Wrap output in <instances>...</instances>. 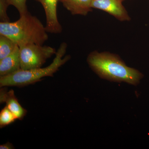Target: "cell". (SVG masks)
<instances>
[{
	"label": "cell",
	"mask_w": 149,
	"mask_h": 149,
	"mask_svg": "<svg viewBox=\"0 0 149 149\" xmlns=\"http://www.w3.org/2000/svg\"><path fill=\"white\" fill-rule=\"evenodd\" d=\"M89 66L101 78L116 82L137 85L143 75L135 68L127 66L120 57L109 52H91L87 57Z\"/></svg>",
	"instance_id": "cell-1"
},
{
	"label": "cell",
	"mask_w": 149,
	"mask_h": 149,
	"mask_svg": "<svg viewBox=\"0 0 149 149\" xmlns=\"http://www.w3.org/2000/svg\"><path fill=\"white\" fill-rule=\"evenodd\" d=\"M0 35L10 38L19 47L30 44L43 45L49 39L45 26L29 12L16 21L0 22Z\"/></svg>",
	"instance_id": "cell-2"
},
{
	"label": "cell",
	"mask_w": 149,
	"mask_h": 149,
	"mask_svg": "<svg viewBox=\"0 0 149 149\" xmlns=\"http://www.w3.org/2000/svg\"><path fill=\"white\" fill-rule=\"evenodd\" d=\"M67 47V44L65 42L61 44L55 57L49 66L26 70L20 69L9 75L0 77V87H24L41 81L43 77H53L60 68L71 58L69 55L65 56Z\"/></svg>",
	"instance_id": "cell-3"
},
{
	"label": "cell",
	"mask_w": 149,
	"mask_h": 149,
	"mask_svg": "<svg viewBox=\"0 0 149 149\" xmlns=\"http://www.w3.org/2000/svg\"><path fill=\"white\" fill-rule=\"evenodd\" d=\"M21 69L40 68L47 60L56 55L55 49L43 45L30 44L19 47Z\"/></svg>",
	"instance_id": "cell-4"
},
{
	"label": "cell",
	"mask_w": 149,
	"mask_h": 149,
	"mask_svg": "<svg viewBox=\"0 0 149 149\" xmlns=\"http://www.w3.org/2000/svg\"><path fill=\"white\" fill-rule=\"evenodd\" d=\"M125 0H92V8L105 12L121 22L130 21L131 17L123 2Z\"/></svg>",
	"instance_id": "cell-5"
},
{
	"label": "cell",
	"mask_w": 149,
	"mask_h": 149,
	"mask_svg": "<svg viewBox=\"0 0 149 149\" xmlns=\"http://www.w3.org/2000/svg\"><path fill=\"white\" fill-rule=\"evenodd\" d=\"M40 3L45 10L46 18L45 28L48 33L61 34L62 26L57 16V6L60 0H35Z\"/></svg>",
	"instance_id": "cell-6"
},
{
	"label": "cell",
	"mask_w": 149,
	"mask_h": 149,
	"mask_svg": "<svg viewBox=\"0 0 149 149\" xmlns=\"http://www.w3.org/2000/svg\"><path fill=\"white\" fill-rule=\"evenodd\" d=\"M0 102L5 103L6 106L12 112L17 119L22 120L27 113V111L19 103L13 90L8 91L6 88H1Z\"/></svg>",
	"instance_id": "cell-7"
},
{
	"label": "cell",
	"mask_w": 149,
	"mask_h": 149,
	"mask_svg": "<svg viewBox=\"0 0 149 149\" xmlns=\"http://www.w3.org/2000/svg\"><path fill=\"white\" fill-rule=\"evenodd\" d=\"M20 69L19 48L17 46L11 54L0 59V77L9 75Z\"/></svg>",
	"instance_id": "cell-8"
},
{
	"label": "cell",
	"mask_w": 149,
	"mask_h": 149,
	"mask_svg": "<svg viewBox=\"0 0 149 149\" xmlns=\"http://www.w3.org/2000/svg\"><path fill=\"white\" fill-rule=\"evenodd\" d=\"M59 2L72 15L86 16L93 10L92 0H60Z\"/></svg>",
	"instance_id": "cell-9"
},
{
	"label": "cell",
	"mask_w": 149,
	"mask_h": 149,
	"mask_svg": "<svg viewBox=\"0 0 149 149\" xmlns=\"http://www.w3.org/2000/svg\"><path fill=\"white\" fill-rule=\"evenodd\" d=\"M17 46L10 38L0 35V59L11 54Z\"/></svg>",
	"instance_id": "cell-10"
},
{
	"label": "cell",
	"mask_w": 149,
	"mask_h": 149,
	"mask_svg": "<svg viewBox=\"0 0 149 149\" xmlns=\"http://www.w3.org/2000/svg\"><path fill=\"white\" fill-rule=\"evenodd\" d=\"M16 119L12 112L6 106L0 112V128H3L11 124Z\"/></svg>",
	"instance_id": "cell-11"
},
{
	"label": "cell",
	"mask_w": 149,
	"mask_h": 149,
	"mask_svg": "<svg viewBox=\"0 0 149 149\" xmlns=\"http://www.w3.org/2000/svg\"><path fill=\"white\" fill-rule=\"evenodd\" d=\"M10 5L13 6L17 10L19 15H23L28 12L27 4V0H7Z\"/></svg>",
	"instance_id": "cell-12"
},
{
	"label": "cell",
	"mask_w": 149,
	"mask_h": 149,
	"mask_svg": "<svg viewBox=\"0 0 149 149\" xmlns=\"http://www.w3.org/2000/svg\"><path fill=\"white\" fill-rule=\"evenodd\" d=\"M10 6L7 0H0V20L1 22H10L8 15L7 9Z\"/></svg>",
	"instance_id": "cell-13"
},
{
	"label": "cell",
	"mask_w": 149,
	"mask_h": 149,
	"mask_svg": "<svg viewBox=\"0 0 149 149\" xmlns=\"http://www.w3.org/2000/svg\"><path fill=\"white\" fill-rule=\"evenodd\" d=\"M0 149H15L13 145L10 142H7L5 144L1 145L0 146Z\"/></svg>",
	"instance_id": "cell-14"
}]
</instances>
